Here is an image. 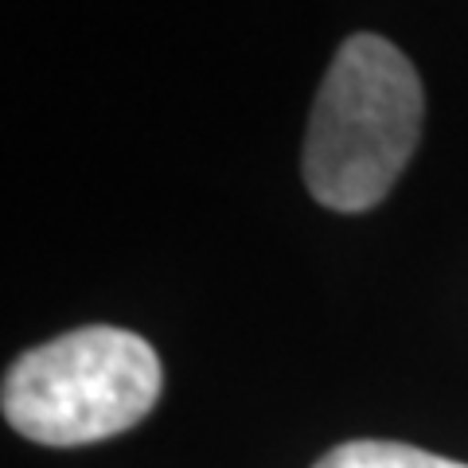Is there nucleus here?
<instances>
[{"label": "nucleus", "mask_w": 468, "mask_h": 468, "mask_svg": "<svg viewBox=\"0 0 468 468\" xmlns=\"http://www.w3.org/2000/svg\"><path fill=\"white\" fill-rule=\"evenodd\" d=\"M421 110V79L390 39H344L316 90L301 156L320 207L356 215L383 203L418 149Z\"/></svg>", "instance_id": "obj_1"}, {"label": "nucleus", "mask_w": 468, "mask_h": 468, "mask_svg": "<svg viewBox=\"0 0 468 468\" xmlns=\"http://www.w3.org/2000/svg\"><path fill=\"white\" fill-rule=\"evenodd\" d=\"M160 383L149 340L94 324L24 351L5 375L0 406L27 441L70 449L133 430L156 406Z\"/></svg>", "instance_id": "obj_2"}, {"label": "nucleus", "mask_w": 468, "mask_h": 468, "mask_svg": "<svg viewBox=\"0 0 468 468\" xmlns=\"http://www.w3.org/2000/svg\"><path fill=\"white\" fill-rule=\"evenodd\" d=\"M313 468H468V464L402 441H347L328 449Z\"/></svg>", "instance_id": "obj_3"}]
</instances>
